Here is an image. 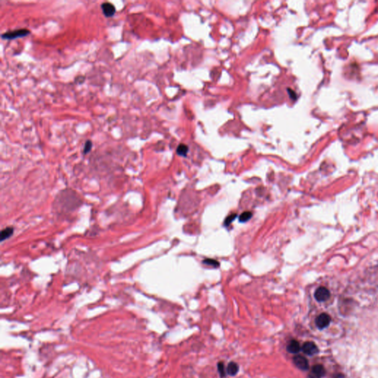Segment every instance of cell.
I'll list each match as a JSON object with an SVG mask.
<instances>
[{
  "label": "cell",
  "instance_id": "1",
  "mask_svg": "<svg viewBox=\"0 0 378 378\" xmlns=\"http://www.w3.org/2000/svg\"><path fill=\"white\" fill-rule=\"evenodd\" d=\"M30 33H31V31H30L29 30L22 28V29L16 30V31L5 32V33H2V34L1 35V37H2V38H3V39H8V40L15 39V38H20V37H24V36H28Z\"/></svg>",
  "mask_w": 378,
  "mask_h": 378
},
{
  "label": "cell",
  "instance_id": "2",
  "mask_svg": "<svg viewBox=\"0 0 378 378\" xmlns=\"http://www.w3.org/2000/svg\"><path fill=\"white\" fill-rule=\"evenodd\" d=\"M330 297V293L328 289L324 287H320L317 288L315 293V298L317 301H325Z\"/></svg>",
  "mask_w": 378,
  "mask_h": 378
},
{
  "label": "cell",
  "instance_id": "3",
  "mask_svg": "<svg viewBox=\"0 0 378 378\" xmlns=\"http://www.w3.org/2000/svg\"><path fill=\"white\" fill-rule=\"evenodd\" d=\"M331 321V317L328 314H326V313H322L320 314V315L317 317L316 320H315V323H316L317 327H318L319 329H324L325 327H328V325L330 324Z\"/></svg>",
  "mask_w": 378,
  "mask_h": 378
},
{
  "label": "cell",
  "instance_id": "4",
  "mask_svg": "<svg viewBox=\"0 0 378 378\" xmlns=\"http://www.w3.org/2000/svg\"><path fill=\"white\" fill-rule=\"evenodd\" d=\"M100 8H101L103 13L106 17H112L115 15L116 8L115 5L112 3L106 2L102 3L100 5Z\"/></svg>",
  "mask_w": 378,
  "mask_h": 378
},
{
  "label": "cell",
  "instance_id": "5",
  "mask_svg": "<svg viewBox=\"0 0 378 378\" xmlns=\"http://www.w3.org/2000/svg\"><path fill=\"white\" fill-rule=\"evenodd\" d=\"M302 351L307 355H315L318 352L317 346L312 342H306L302 347Z\"/></svg>",
  "mask_w": 378,
  "mask_h": 378
},
{
  "label": "cell",
  "instance_id": "6",
  "mask_svg": "<svg viewBox=\"0 0 378 378\" xmlns=\"http://www.w3.org/2000/svg\"><path fill=\"white\" fill-rule=\"evenodd\" d=\"M293 362L297 367L301 370H307L309 369V363L304 357L296 355L293 357Z\"/></svg>",
  "mask_w": 378,
  "mask_h": 378
},
{
  "label": "cell",
  "instance_id": "7",
  "mask_svg": "<svg viewBox=\"0 0 378 378\" xmlns=\"http://www.w3.org/2000/svg\"><path fill=\"white\" fill-rule=\"evenodd\" d=\"M287 349L290 353L297 354L301 350L300 344H299V343L297 340H292L289 343L288 345H287Z\"/></svg>",
  "mask_w": 378,
  "mask_h": 378
},
{
  "label": "cell",
  "instance_id": "8",
  "mask_svg": "<svg viewBox=\"0 0 378 378\" xmlns=\"http://www.w3.org/2000/svg\"><path fill=\"white\" fill-rule=\"evenodd\" d=\"M312 372L313 377L320 378L323 377L325 374V369L321 365H315L312 367Z\"/></svg>",
  "mask_w": 378,
  "mask_h": 378
},
{
  "label": "cell",
  "instance_id": "9",
  "mask_svg": "<svg viewBox=\"0 0 378 378\" xmlns=\"http://www.w3.org/2000/svg\"><path fill=\"white\" fill-rule=\"evenodd\" d=\"M238 372V366L234 362H231L227 367V373L231 376H234Z\"/></svg>",
  "mask_w": 378,
  "mask_h": 378
},
{
  "label": "cell",
  "instance_id": "10",
  "mask_svg": "<svg viewBox=\"0 0 378 378\" xmlns=\"http://www.w3.org/2000/svg\"><path fill=\"white\" fill-rule=\"evenodd\" d=\"M13 228L11 227H8L3 230L1 233V241H4L5 239H7L13 235Z\"/></svg>",
  "mask_w": 378,
  "mask_h": 378
},
{
  "label": "cell",
  "instance_id": "11",
  "mask_svg": "<svg viewBox=\"0 0 378 378\" xmlns=\"http://www.w3.org/2000/svg\"><path fill=\"white\" fill-rule=\"evenodd\" d=\"M188 151H189V148H188L187 146L184 145V144H180V145L177 147V154L181 156H186V154H187Z\"/></svg>",
  "mask_w": 378,
  "mask_h": 378
},
{
  "label": "cell",
  "instance_id": "12",
  "mask_svg": "<svg viewBox=\"0 0 378 378\" xmlns=\"http://www.w3.org/2000/svg\"><path fill=\"white\" fill-rule=\"evenodd\" d=\"M251 216H252L251 213L249 212V211H246V212L242 213V214L240 215L239 220H240V222H246V221H248V220L249 219Z\"/></svg>",
  "mask_w": 378,
  "mask_h": 378
},
{
  "label": "cell",
  "instance_id": "13",
  "mask_svg": "<svg viewBox=\"0 0 378 378\" xmlns=\"http://www.w3.org/2000/svg\"><path fill=\"white\" fill-rule=\"evenodd\" d=\"M92 148V143L91 140H87L84 147V154H87L91 151Z\"/></svg>",
  "mask_w": 378,
  "mask_h": 378
},
{
  "label": "cell",
  "instance_id": "14",
  "mask_svg": "<svg viewBox=\"0 0 378 378\" xmlns=\"http://www.w3.org/2000/svg\"><path fill=\"white\" fill-rule=\"evenodd\" d=\"M217 366H218V371H219V374H220V376H221V377H225L226 372H225V371L224 363H222V362H220V363H218Z\"/></svg>",
  "mask_w": 378,
  "mask_h": 378
},
{
  "label": "cell",
  "instance_id": "15",
  "mask_svg": "<svg viewBox=\"0 0 378 378\" xmlns=\"http://www.w3.org/2000/svg\"><path fill=\"white\" fill-rule=\"evenodd\" d=\"M204 263L205 264H207V265H213V266H214V267L219 266V263H218L217 261H214V260H212V259H206V260H205Z\"/></svg>",
  "mask_w": 378,
  "mask_h": 378
},
{
  "label": "cell",
  "instance_id": "16",
  "mask_svg": "<svg viewBox=\"0 0 378 378\" xmlns=\"http://www.w3.org/2000/svg\"><path fill=\"white\" fill-rule=\"evenodd\" d=\"M236 215L234 214V215H231V216H228V217L227 218L226 220H225V223L226 225H229L230 223H231V222H232V220L234 219L235 218H236Z\"/></svg>",
  "mask_w": 378,
  "mask_h": 378
},
{
  "label": "cell",
  "instance_id": "17",
  "mask_svg": "<svg viewBox=\"0 0 378 378\" xmlns=\"http://www.w3.org/2000/svg\"><path fill=\"white\" fill-rule=\"evenodd\" d=\"M287 91H288L289 94H290V97H291L292 99H293V100H295V99H296V94H295V92H294L293 90H290V89H288Z\"/></svg>",
  "mask_w": 378,
  "mask_h": 378
}]
</instances>
